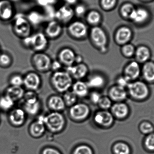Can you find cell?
Wrapping results in <instances>:
<instances>
[{"label":"cell","mask_w":154,"mask_h":154,"mask_svg":"<svg viewBox=\"0 0 154 154\" xmlns=\"http://www.w3.org/2000/svg\"><path fill=\"white\" fill-rule=\"evenodd\" d=\"M51 85L57 92L63 93L70 90L74 82L73 79L66 70L52 72L50 78Z\"/></svg>","instance_id":"obj_1"},{"label":"cell","mask_w":154,"mask_h":154,"mask_svg":"<svg viewBox=\"0 0 154 154\" xmlns=\"http://www.w3.org/2000/svg\"><path fill=\"white\" fill-rule=\"evenodd\" d=\"M23 99V109L26 114L36 116L40 112L42 104L36 91H28L25 92Z\"/></svg>","instance_id":"obj_2"},{"label":"cell","mask_w":154,"mask_h":154,"mask_svg":"<svg viewBox=\"0 0 154 154\" xmlns=\"http://www.w3.org/2000/svg\"><path fill=\"white\" fill-rule=\"evenodd\" d=\"M44 122L46 128L55 133L62 131L66 125V118L61 112L51 111L44 116Z\"/></svg>","instance_id":"obj_3"},{"label":"cell","mask_w":154,"mask_h":154,"mask_svg":"<svg viewBox=\"0 0 154 154\" xmlns=\"http://www.w3.org/2000/svg\"><path fill=\"white\" fill-rule=\"evenodd\" d=\"M23 43L25 47L35 52H44L47 49L49 42L46 35L39 32L24 38Z\"/></svg>","instance_id":"obj_4"},{"label":"cell","mask_w":154,"mask_h":154,"mask_svg":"<svg viewBox=\"0 0 154 154\" xmlns=\"http://www.w3.org/2000/svg\"><path fill=\"white\" fill-rule=\"evenodd\" d=\"M90 39L92 45L101 54L108 51L107 37L106 32L99 27H93L91 31Z\"/></svg>","instance_id":"obj_5"},{"label":"cell","mask_w":154,"mask_h":154,"mask_svg":"<svg viewBox=\"0 0 154 154\" xmlns=\"http://www.w3.org/2000/svg\"><path fill=\"white\" fill-rule=\"evenodd\" d=\"M91 114L90 107L84 102H77L69 108L68 112L69 118L76 122L85 121L89 117Z\"/></svg>","instance_id":"obj_6"},{"label":"cell","mask_w":154,"mask_h":154,"mask_svg":"<svg viewBox=\"0 0 154 154\" xmlns=\"http://www.w3.org/2000/svg\"><path fill=\"white\" fill-rule=\"evenodd\" d=\"M52 60L44 52H36L32 57L33 67L40 73H47L51 70Z\"/></svg>","instance_id":"obj_7"},{"label":"cell","mask_w":154,"mask_h":154,"mask_svg":"<svg viewBox=\"0 0 154 154\" xmlns=\"http://www.w3.org/2000/svg\"><path fill=\"white\" fill-rule=\"evenodd\" d=\"M128 88L129 94L135 99H144L149 94L148 87L142 82L137 81L129 83Z\"/></svg>","instance_id":"obj_8"},{"label":"cell","mask_w":154,"mask_h":154,"mask_svg":"<svg viewBox=\"0 0 154 154\" xmlns=\"http://www.w3.org/2000/svg\"><path fill=\"white\" fill-rule=\"evenodd\" d=\"M115 118L110 111L101 110L97 111L94 114L93 121L100 127L107 128L111 126L114 122Z\"/></svg>","instance_id":"obj_9"},{"label":"cell","mask_w":154,"mask_h":154,"mask_svg":"<svg viewBox=\"0 0 154 154\" xmlns=\"http://www.w3.org/2000/svg\"><path fill=\"white\" fill-rule=\"evenodd\" d=\"M65 70L70 75L73 79L76 80H82L88 76L89 72L88 67L83 62L66 67Z\"/></svg>","instance_id":"obj_10"},{"label":"cell","mask_w":154,"mask_h":154,"mask_svg":"<svg viewBox=\"0 0 154 154\" xmlns=\"http://www.w3.org/2000/svg\"><path fill=\"white\" fill-rule=\"evenodd\" d=\"M76 55L72 49L69 48H63L58 53L57 60L62 66L67 67L75 64Z\"/></svg>","instance_id":"obj_11"},{"label":"cell","mask_w":154,"mask_h":154,"mask_svg":"<svg viewBox=\"0 0 154 154\" xmlns=\"http://www.w3.org/2000/svg\"><path fill=\"white\" fill-rule=\"evenodd\" d=\"M42 84L41 77L36 72H29L23 78V85L29 90L36 91L40 88Z\"/></svg>","instance_id":"obj_12"},{"label":"cell","mask_w":154,"mask_h":154,"mask_svg":"<svg viewBox=\"0 0 154 154\" xmlns=\"http://www.w3.org/2000/svg\"><path fill=\"white\" fill-rule=\"evenodd\" d=\"M89 89L98 90L103 89L106 84V79L100 73H95L88 76L86 82Z\"/></svg>","instance_id":"obj_13"},{"label":"cell","mask_w":154,"mask_h":154,"mask_svg":"<svg viewBox=\"0 0 154 154\" xmlns=\"http://www.w3.org/2000/svg\"><path fill=\"white\" fill-rule=\"evenodd\" d=\"M47 105L52 112L62 113L66 107L62 96L57 94L51 95L47 99Z\"/></svg>","instance_id":"obj_14"},{"label":"cell","mask_w":154,"mask_h":154,"mask_svg":"<svg viewBox=\"0 0 154 154\" xmlns=\"http://www.w3.org/2000/svg\"><path fill=\"white\" fill-rule=\"evenodd\" d=\"M14 30L19 36L26 38L30 33V25L28 20L22 16H17L14 21Z\"/></svg>","instance_id":"obj_15"},{"label":"cell","mask_w":154,"mask_h":154,"mask_svg":"<svg viewBox=\"0 0 154 154\" xmlns=\"http://www.w3.org/2000/svg\"><path fill=\"white\" fill-rule=\"evenodd\" d=\"M69 31L73 38L80 39L86 37L88 29L83 23L76 21L70 24L69 28Z\"/></svg>","instance_id":"obj_16"},{"label":"cell","mask_w":154,"mask_h":154,"mask_svg":"<svg viewBox=\"0 0 154 154\" xmlns=\"http://www.w3.org/2000/svg\"><path fill=\"white\" fill-rule=\"evenodd\" d=\"M108 97L112 101L122 102L126 98L127 92L125 88L117 85H114L110 87L108 90Z\"/></svg>","instance_id":"obj_17"},{"label":"cell","mask_w":154,"mask_h":154,"mask_svg":"<svg viewBox=\"0 0 154 154\" xmlns=\"http://www.w3.org/2000/svg\"><path fill=\"white\" fill-rule=\"evenodd\" d=\"M44 116H39L30 127V132L33 136L39 137L43 135L46 130L44 122Z\"/></svg>","instance_id":"obj_18"},{"label":"cell","mask_w":154,"mask_h":154,"mask_svg":"<svg viewBox=\"0 0 154 154\" xmlns=\"http://www.w3.org/2000/svg\"><path fill=\"white\" fill-rule=\"evenodd\" d=\"M110 110L114 117L118 119L125 118L128 115V107L122 102H116L113 104Z\"/></svg>","instance_id":"obj_19"},{"label":"cell","mask_w":154,"mask_h":154,"mask_svg":"<svg viewBox=\"0 0 154 154\" xmlns=\"http://www.w3.org/2000/svg\"><path fill=\"white\" fill-rule=\"evenodd\" d=\"M89 88L86 82L82 80H76L74 82L71 90L78 98H84L88 97L89 94Z\"/></svg>","instance_id":"obj_20"},{"label":"cell","mask_w":154,"mask_h":154,"mask_svg":"<svg viewBox=\"0 0 154 154\" xmlns=\"http://www.w3.org/2000/svg\"><path fill=\"white\" fill-rule=\"evenodd\" d=\"M26 113L21 108H16L11 111L9 119L11 123L15 126L22 125L25 122Z\"/></svg>","instance_id":"obj_21"},{"label":"cell","mask_w":154,"mask_h":154,"mask_svg":"<svg viewBox=\"0 0 154 154\" xmlns=\"http://www.w3.org/2000/svg\"><path fill=\"white\" fill-rule=\"evenodd\" d=\"M13 14V8L9 0L0 1V18L3 20L11 19Z\"/></svg>","instance_id":"obj_22"},{"label":"cell","mask_w":154,"mask_h":154,"mask_svg":"<svg viewBox=\"0 0 154 154\" xmlns=\"http://www.w3.org/2000/svg\"><path fill=\"white\" fill-rule=\"evenodd\" d=\"M140 66L138 63L133 61L129 63L125 69V76L129 81L135 79L140 75Z\"/></svg>","instance_id":"obj_23"},{"label":"cell","mask_w":154,"mask_h":154,"mask_svg":"<svg viewBox=\"0 0 154 154\" xmlns=\"http://www.w3.org/2000/svg\"><path fill=\"white\" fill-rule=\"evenodd\" d=\"M132 32L130 29L125 27H122L117 31L115 38L119 44L125 45L130 40Z\"/></svg>","instance_id":"obj_24"},{"label":"cell","mask_w":154,"mask_h":154,"mask_svg":"<svg viewBox=\"0 0 154 154\" xmlns=\"http://www.w3.org/2000/svg\"><path fill=\"white\" fill-rule=\"evenodd\" d=\"M61 32L62 27L60 24L56 21H52L46 28V36L51 38H56L60 35Z\"/></svg>","instance_id":"obj_25"},{"label":"cell","mask_w":154,"mask_h":154,"mask_svg":"<svg viewBox=\"0 0 154 154\" xmlns=\"http://www.w3.org/2000/svg\"><path fill=\"white\" fill-rule=\"evenodd\" d=\"M24 93L25 91L21 87L11 86L7 88L6 95L15 101L23 99Z\"/></svg>","instance_id":"obj_26"},{"label":"cell","mask_w":154,"mask_h":154,"mask_svg":"<svg viewBox=\"0 0 154 154\" xmlns=\"http://www.w3.org/2000/svg\"><path fill=\"white\" fill-rule=\"evenodd\" d=\"M73 15V11L69 6H62L56 13V17L61 20L66 21L70 20Z\"/></svg>","instance_id":"obj_27"},{"label":"cell","mask_w":154,"mask_h":154,"mask_svg":"<svg viewBox=\"0 0 154 154\" xmlns=\"http://www.w3.org/2000/svg\"><path fill=\"white\" fill-rule=\"evenodd\" d=\"M143 75L146 80L149 82L154 81V63L147 62L145 64L143 69Z\"/></svg>","instance_id":"obj_28"},{"label":"cell","mask_w":154,"mask_h":154,"mask_svg":"<svg viewBox=\"0 0 154 154\" xmlns=\"http://www.w3.org/2000/svg\"><path fill=\"white\" fill-rule=\"evenodd\" d=\"M62 97L66 107L69 108L78 102V97L71 90L63 93Z\"/></svg>","instance_id":"obj_29"},{"label":"cell","mask_w":154,"mask_h":154,"mask_svg":"<svg viewBox=\"0 0 154 154\" xmlns=\"http://www.w3.org/2000/svg\"><path fill=\"white\" fill-rule=\"evenodd\" d=\"M148 16V12L143 9H135L130 18L137 23L143 22L145 21Z\"/></svg>","instance_id":"obj_30"},{"label":"cell","mask_w":154,"mask_h":154,"mask_svg":"<svg viewBox=\"0 0 154 154\" xmlns=\"http://www.w3.org/2000/svg\"><path fill=\"white\" fill-rule=\"evenodd\" d=\"M136 57L137 60L140 62H145L150 58V51L146 47L144 46L139 47L136 51Z\"/></svg>","instance_id":"obj_31"},{"label":"cell","mask_w":154,"mask_h":154,"mask_svg":"<svg viewBox=\"0 0 154 154\" xmlns=\"http://www.w3.org/2000/svg\"><path fill=\"white\" fill-rule=\"evenodd\" d=\"M114 153L116 154H130V149L125 143H118L113 147Z\"/></svg>","instance_id":"obj_32"},{"label":"cell","mask_w":154,"mask_h":154,"mask_svg":"<svg viewBox=\"0 0 154 154\" xmlns=\"http://www.w3.org/2000/svg\"><path fill=\"white\" fill-rule=\"evenodd\" d=\"M113 105L112 101L108 96H102L98 103V106L101 110H109Z\"/></svg>","instance_id":"obj_33"},{"label":"cell","mask_w":154,"mask_h":154,"mask_svg":"<svg viewBox=\"0 0 154 154\" xmlns=\"http://www.w3.org/2000/svg\"><path fill=\"white\" fill-rule=\"evenodd\" d=\"M14 101L10 97L5 95L0 98V107L4 110H9L11 109L14 105Z\"/></svg>","instance_id":"obj_34"},{"label":"cell","mask_w":154,"mask_h":154,"mask_svg":"<svg viewBox=\"0 0 154 154\" xmlns=\"http://www.w3.org/2000/svg\"><path fill=\"white\" fill-rule=\"evenodd\" d=\"M90 101L93 105H97L99 102L102 95L97 90H93L91 92H89L88 95Z\"/></svg>","instance_id":"obj_35"},{"label":"cell","mask_w":154,"mask_h":154,"mask_svg":"<svg viewBox=\"0 0 154 154\" xmlns=\"http://www.w3.org/2000/svg\"><path fill=\"white\" fill-rule=\"evenodd\" d=\"M101 16L99 13L96 11H92L88 14V20L91 24H97L99 22Z\"/></svg>","instance_id":"obj_36"},{"label":"cell","mask_w":154,"mask_h":154,"mask_svg":"<svg viewBox=\"0 0 154 154\" xmlns=\"http://www.w3.org/2000/svg\"><path fill=\"white\" fill-rule=\"evenodd\" d=\"M134 10V6L132 5L127 4L122 6L121 8V13L124 17L130 18Z\"/></svg>","instance_id":"obj_37"},{"label":"cell","mask_w":154,"mask_h":154,"mask_svg":"<svg viewBox=\"0 0 154 154\" xmlns=\"http://www.w3.org/2000/svg\"><path fill=\"white\" fill-rule=\"evenodd\" d=\"M28 19L32 23L34 24H38L42 20V16L40 14L37 12H32L29 14Z\"/></svg>","instance_id":"obj_38"},{"label":"cell","mask_w":154,"mask_h":154,"mask_svg":"<svg viewBox=\"0 0 154 154\" xmlns=\"http://www.w3.org/2000/svg\"><path fill=\"white\" fill-rule=\"evenodd\" d=\"M73 154H93L92 149L89 146L81 145L78 146L74 151Z\"/></svg>","instance_id":"obj_39"},{"label":"cell","mask_w":154,"mask_h":154,"mask_svg":"<svg viewBox=\"0 0 154 154\" xmlns=\"http://www.w3.org/2000/svg\"><path fill=\"white\" fill-rule=\"evenodd\" d=\"M122 52L124 56L131 57L134 54L135 48L134 46L131 44H125L122 47Z\"/></svg>","instance_id":"obj_40"},{"label":"cell","mask_w":154,"mask_h":154,"mask_svg":"<svg viewBox=\"0 0 154 154\" xmlns=\"http://www.w3.org/2000/svg\"><path fill=\"white\" fill-rule=\"evenodd\" d=\"M140 130L143 134H150L153 131L154 128L152 125L150 123L143 122L140 125Z\"/></svg>","instance_id":"obj_41"},{"label":"cell","mask_w":154,"mask_h":154,"mask_svg":"<svg viewBox=\"0 0 154 154\" xmlns=\"http://www.w3.org/2000/svg\"><path fill=\"white\" fill-rule=\"evenodd\" d=\"M145 144L148 150L154 151V134H150L146 137Z\"/></svg>","instance_id":"obj_42"},{"label":"cell","mask_w":154,"mask_h":154,"mask_svg":"<svg viewBox=\"0 0 154 154\" xmlns=\"http://www.w3.org/2000/svg\"><path fill=\"white\" fill-rule=\"evenodd\" d=\"M10 82L11 86L21 87L23 84V78L19 75H16L11 78Z\"/></svg>","instance_id":"obj_43"},{"label":"cell","mask_w":154,"mask_h":154,"mask_svg":"<svg viewBox=\"0 0 154 154\" xmlns=\"http://www.w3.org/2000/svg\"><path fill=\"white\" fill-rule=\"evenodd\" d=\"M11 58L9 55L6 54L0 55V65L3 66H9L11 63Z\"/></svg>","instance_id":"obj_44"},{"label":"cell","mask_w":154,"mask_h":154,"mask_svg":"<svg viewBox=\"0 0 154 154\" xmlns=\"http://www.w3.org/2000/svg\"><path fill=\"white\" fill-rule=\"evenodd\" d=\"M130 81L125 76H120L118 78L116 81V85L125 88L128 87Z\"/></svg>","instance_id":"obj_45"},{"label":"cell","mask_w":154,"mask_h":154,"mask_svg":"<svg viewBox=\"0 0 154 154\" xmlns=\"http://www.w3.org/2000/svg\"><path fill=\"white\" fill-rule=\"evenodd\" d=\"M63 66L61 63L57 59L55 60H52L51 62V70L52 71V72H57V71H60L62 70Z\"/></svg>","instance_id":"obj_46"},{"label":"cell","mask_w":154,"mask_h":154,"mask_svg":"<svg viewBox=\"0 0 154 154\" xmlns=\"http://www.w3.org/2000/svg\"><path fill=\"white\" fill-rule=\"evenodd\" d=\"M101 5L105 9H110L113 8L116 3V0H101Z\"/></svg>","instance_id":"obj_47"},{"label":"cell","mask_w":154,"mask_h":154,"mask_svg":"<svg viewBox=\"0 0 154 154\" xmlns=\"http://www.w3.org/2000/svg\"><path fill=\"white\" fill-rule=\"evenodd\" d=\"M42 154H61L57 149L53 148H45L42 152Z\"/></svg>","instance_id":"obj_48"},{"label":"cell","mask_w":154,"mask_h":154,"mask_svg":"<svg viewBox=\"0 0 154 154\" xmlns=\"http://www.w3.org/2000/svg\"><path fill=\"white\" fill-rule=\"evenodd\" d=\"M75 12L77 14L79 15L83 14L85 12V8L83 5H79L76 7Z\"/></svg>","instance_id":"obj_49"},{"label":"cell","mask_w":154,"mask_h":154,"mask_svg":"<svg viewBox=\"0 0 154 154\" xmlns=\"http://www.w3.org/2000/svg\"><path fill=\"white\" fill-rule=\"evenodd\" d=\"M39 4L41 5H47L55 2V0H38Z\"/></svg>","instance_id":"obj_50"},{"label":"cell","mask_w":154,"mask_h":154,"mask_svg":"<svg viewBox=\"0 0 154 154\" xmlns=\"http://www.w3.org/2000/svg\"><path fill=\"white\" fill-rule=\"evenodd\" d=\"M83 58L82 56L80 55H76L75 60V64H80L83 63Z\"/></svg>","instance_id":"obj_51"},{"label":"cell","mask_w":154,"mask_h":154,"mask_svg":"<svg viewBox=\"0 0 154 154\" xmlns=\"http://www.w3.org/2000/svg\"><path fill=\"white\" fill-rule=\"evenodd\" d=\"M66 1H67L69 3L74 4L75 2L77 0H66Z\"/></svg>","instance_id":"obj_52"},{"label":"cell","mask_w":154,"mask_h":154,"mask_svg":"<svg viewBox=\"0 0 154 154\" xmlns=\"http://www.w3.org/2000/svg\"><path fill=\"white\" fill-rule=\"evenodd\" d=\"M11 1H18V0H11Z\"/></svg>","instance_id":"obj_53"}]
</instances>
